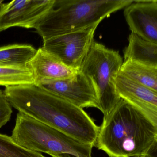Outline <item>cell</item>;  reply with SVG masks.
<instances>
[{
  "label": "cell",
  "mask_w": 157,
  "mask_h": 157,
  "mask_svg": "<svg viewBox=\"0 0 157 157\" xmlns=\"http://www.w3.org/2000/svg\"><path fill=\"white\" fill-rule=\"evenodd\" d=\"M12 107L4 91L0 90V128L10 121L13 113Z\"/></svg>",
  "instance_id": "obj_17"
},
{
  "label": "cell",
  "mask_w": 157,
  "mask_h": 157,
  "mask_svg": "<svg viewBox=\"0 0 157 157\" xmlns=\"http://www.w3.org/2000/svg\"><path fill=\"white\" fill-rule=\"evenodd\" d=\"M123 60L118 51L94 41L79 70L91 82L95 89L99 109L106 117L120 100L116 80Z\"/></svg>",
  "instance_id": "obj_5"
},
{
  "label": "cell",
  "mask_w": 157,
  "mask_h": 157,
  "mask_svg": "<svg viewBox=\"0 0 157 157\" xmlns=\"http://www.w3.org/2000/svg\"><path fill=\"white\" fill-rule=\"evenodd\" d=\"M36 85L82 109L87 107L99 109L95 89L91 82L80 70L69 78L44 81Z\"/></svg>",
  "instance_id": "obj_8"
},
{
  "label": "cell",
  "mask_w": 157,
  "mask_h": 157,
  "mask_svg": "<svg viewBox=\"0 0 157 157\" xmlns=\"http://www.w3.org/2000/svg\"><path fill=\"white\" fill-rule=\"evenodd\" d=\"M20 147L50 155L67 154L92 157L94 146L84 144L65 133L19 112L11 136Z\"/></svg>",
  "instance_id": "obj_4"
},
{
  "label": "cell",
  "mask_w": 157,
  "mask_h": 157,
  "mask_svg": "<svg viewBox=\"0 0 157 157\" xmlns=\"http://www.w3.org/2000/svg\"><path fill=\"white\" fill-rule=\"evenodd\" d=\"M28 66L33 74L36 84L44 81L66 78L78 71L68 67L42 47L36 50Z\"/></svg>",
  "instance_id": "obj_11"
},
{
  "label": "cell",
  "mask_w": 157,
  "mask_h": 157,
  "mask_svg": "<svg viewBox=\"0 0 157 157\" xmlns=\"http://www.w3.org/2000/svg\"><path fill=\"white\" fill-rule=\"evenodd\" d=\"M35 84L34 77L28 66L0 67V85L5 88L24 84Z\"/></svg>",
  "instance_id": "obj_15"
},
{
  "label": "cell",
  "mask_w": 157,
  "mask_h": 157,
  "mask_svg": "<svg viewBox=\"0 0 157 157\" xmlns=\"http://www.w3.org/2000/svg\"><path fill=\"white\" fill-rule=\"evenodd\" d=\"M128 41V45L124 50V60L157 67V44L144 40L132 33Z\"/></svg>",
  "instance_id": "obj_12"
},
{
  "label": "cell",
  "mask_w": 157,
  "mask_h": 157,
  "mask_svg": "<svg viewBox=\"0 0 157 157\" xmlns=\"http://www.w3.org/2000/svg\"><path fill=\"white\" fill-rule=\"evenodd\" d=\"M116 89L120 99L140 111L157 126V92L120 72L116 80Z\"/></svg>",
  "instance_id": "obj_9"
},
{
  "label": "cell",
  "mask_w": 157,
  "mask_h": 157,
  "mask_svg": "<svg viewBox=\"0 0 157 157\" xmlns=\"http://www.w3.org/2000/svg\"><path fill=\"white\" fill-rule=\"evenodd\" d=\"M134 0H55L36 31L43 41L99 24Z\"/></svg>",
  "instance_id": "obj_3"
},
{
  "label": "cell",
  "mask_w": 157,
  "mask_h": 157,
  "mask_svg": "<svg viewBox=\"0 0 157 157\" xmlns=\"http://www.w3.org/2000/svg\"><path fill=\"white\" fill-rule=\"evenodd\" d=\"M12 107L78 141L95 146L99 127L82 108L36 84L5 88Z\"/></svg>",
  "instance_id": "obj_1"
},
{
  "label": "cell",
  "mask_w": 157,
  "mask_h": 157,
  "mask_svg": "<svg viewBox=\"0 0 157 157\" xmlns=\"http://www.w3.org/2000/svg\"><path fill=\"white\" fill-rule=\"evenodd\" d=\"M3 1H2V0H0V7L1 6V5H2V3H3Z\"/></svg>",
  "instance_id": "obj_20"
},
{
  "label": "cell",
  "mask_w": 157,
  "mask_h": 157,
  "mask_svg": "<svg viewBox=\"0 0 157 157\" xmlns=\"http://www.w3.org/2000/svg\"><path fill=\"white\" fill-rule=\"evenodd\" d=\"M157 126L120 99L103 117L95 146L109 157H132L156 150Z\"/></svg>",
  "instance_id": "obj_2"
},
{
  "label": "cell",
  "mask_w": 157,
  "mask_h": 157,
  "mask_svg": "<svg viewBox=\"0 0 157 157\" xmlns=\"http://www.w3.org/2000/svg\"><path fill=\"white\" fill-rule=\"evenodd\" d=\"M99 25L49 38L43 41L42 48L68 67L79 70Z\"/></svg>",
  "instance_id": "obj_6"
},
{
  "label": "cell",
  "mask_w": 157,
  "mask_h": 157,
  "mask_svg": "<svg viewBox=\"0 0 157 157\" xmlns=\"http://www.w3.org/2000/svg\"><path fill=\"white\" fill-rule=\"evenodd\" d=\"M0 157H46L40 152L25 149L15 143L11 136L0 133Z\"/></svg>",
  "instance_id": "obj_16"
},
{
  "label": "cell",
  "mask_w": 157,
  "mask_h": 157,
  "mask_svg": "<svg viewBox=\"0 0 157 157\" xmlns=\"http://www.w3.org/2000/svg\"><path fill=\"white\" fill-rule=\"evenodd\" d=\"M120 72L136 82L157 92V67L124 60Z\"/></svg>",
  "instance_id": "obj_13"
},
{
  "label": "cell",
  "mask_w": 157,
  "mask_h": 157,
  "mask_svg": "<svg viewBox=\"0 0 157 157\" xmlns=\"http://www.w3.org/2000/svg\"><path fill=\"white\" fill-rule=\"evenodd\" d=\"M36 49L30 45H9L0 47V67L28 66Z\"/></svg>",
  "instance_id": "obj_14"
},
{
  "label": "cell",
  "mask_w": 157,
  "mask_h": 157,
  "mask_svg": "<svg viewBox=\"0 0 157 157\" xmlns=\"http://www.w3.org/2000/svg\"><path fill=\"white\" fill-rule=\"evenodd\" d=\"M52 157H73L67 154H61V155H50Z\"/></svg>",
  "instance_id": "obj_19"
},
{
  "label": "cell",
  "mask_w": 157,
  "mask_h": 157,
  "mask_svg": "<svg viewBox=\"0 0 157 157\" xmlns=\"http://www.w3.org/2000/svg\"><path fill=\"white\" fill-rule=\"evenodd\" d=\"M152 152L148 153V154H144V155H140V156H135V157H156V156H154L152 154Z\"/></svg>",
  "instance_id": "obj_18"
},
{
  "label": "cell",
  "mask_w": 157,
  "mask_h": 157,
  "mask_svg": "<svg viewBox=\"0 0 157 157\" xmlns=\"http://www.w3.org/2000/svg\"><path fill=\"white\" fill-rule=\"evenodd\" d=\"M55 0L13 1L0 7V32L14 27L36 29Z\"/></svg>",
  "instance_id": "obj_7"
},
{
  "label": "cell",
  "mask_w": 157,
  "mask_h": 157,
  "mask_svg": "<svg viewBox=\"0 0 157 157\" xmlns=\"http://www.w3.org/2000/svg\"><path fill=\"white\" fill-rule=\"evenodd\" d=\"M124 15L131 33L157 44V0L134 1Z\"/></svg>",
  "instance_id": "obj_10"
}]
</instances>
